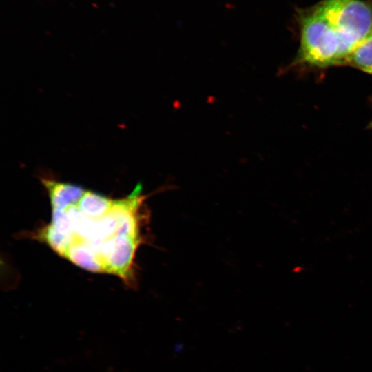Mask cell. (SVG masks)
<instances>
[{"label":"cell","mask_w":372,"mask_h":372,"mask_svg":"<svg viewBox=\"0 0 372 372\" xmlns=\"http://www.w3.org/2000/svg\"><path fill=\"white\" fill-rule=\"evenodd\" d=\"M145 198L139 184L127 197L114 200L99 216L85 215L72 200L52 207L50 223L34 232L32 238L82 269L111 273L145 240L143 228L149 220Z\"/></svg>","instance_id":"1"},{"label":"cell","mask_w":372,"mask_h":372,"mask_svg":"<svg viewBox=\"0 0 372 372\" xmlns=\"http://www.w3.org/2000/svg\"><path fill=\"white\" fill-rule=\"evenodd\" d=\"M300 45L292 67L343 65L372 32L371 0H322L298 12Z\"/></svg>","instance_id":"2"},{"label":"cell","mask_w":372,"mask_h":372,"mask_svg":"<svg viewBox=\"0 0 372 372\" xmlns=\"http://www.w3.org/2000/svg\"><path fill=\"white\" fill-rule=\"evenodd\" d=\"M345 65L372 75V32L353 49Z\"/></svg>","instance_id":"3"},{"label":"cell","mask_w":372,"mask_h":372,"mask_svg":"<svg viewBox=\"0 0 372 372\" xmlns=\"http://www.w3.org/2000/svg\"><path fill=\"white\" fill-rule=\"evenodd\" d=\"M367 127L369 128V129H372V119L369 122Z\"/></svg>","instance_id":"4"}]
</instances>
